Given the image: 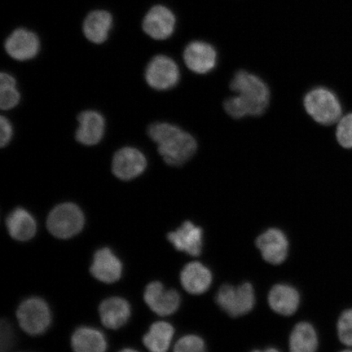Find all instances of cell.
<instances>
[{"instance_id":"cell-16","label":"cell","mask_w":352,"mask_h":352,"mask_svg":"<svg viewBox=\"0 0 352 352\" xmlns=\"http://www.w3.org/2000/svg\"><path fill=\"white\" fill-rule=\"evenodd\" d=\"M111 13L104 10H96L88 13L82 22V33L88 41L101 44L107 41L113 28Z\"/></svg>"},{"instance_id":"cell-20","label":"cell","mask_w":352,"mask_h":352,"mask_svg":"<svg viewBox=\"0 0 352 352\" xmlns=\"http://www.w3.org/2000/svg\"><path fill=\"white\" fill-rule=\"evenodd\" d=\"M268 302L276 314L290 316L296 312L300 302V297L296 289L287 285H276L271 289Z\"/></svg>"},{"instance_id":"cell-29","label":"cell","mask_w":352,"mask_h":352,"mask_svg":"<svg viewBox=\"0 0 352 352\" xmlns=\"http://www.w3.org/2000/svg\"><path fill=\"white\" fill-rule=\"evenodd\" d=\"M13 333L11 325L7 321L1 323V352H8L12 346Z\"/></svg>"},{"instance_id":"cell-12","label":"cell","mask_w":352,"mask_h":352,"mask_svg":"<svg viewBox=\"0 0 352 352\" xmlns=\"http://www.w3.org/2000/svg\"><path fill=\"white\" fill-rule=\"evenodd\" d=\"M184 60L192 72L204 74L217 65V54L209 43L195 41L188 44L184 52Z\"/></svg>"},{"instance_id":"cell-1","label":"cell","mask_w":352,"mask_h":352,"mask_svg":"<svg viewBox=\"0 0 352 352\" xmlns=\"http://www.w3.org/2000/svg\"><path fill=\"white\" fill-rule=\"evenodd\" d=\"M236 96L224 101L223 108L233 118L261 116L270 104V91L266 83L253 74L241 70L230 83Z\"/></svg>"},{"instance_id":"cell-26","label":"cell","mask_w":352,"mask_h":352,"mask_svg":"<svg viewBox=\"0 0 352 352\" xmlns=\"http://www.w3.org/2000/svg\"><path fill=\"white\" fill-rule=\"evenodd\" d=\"M338 144L345 148H352V113L338 121L336 129Z\"/></svg>"},{"instance_id":"cell-14","label":"cell","mask_w":352,"mask_h":352,"mask_svg":"<svg viewBox=\"0 0 352 352\" xmlns=\"http://www.w3.org/2000/svg\"><path fill=\"white\" fill-rule=\"evenodd\" d=\"M91 272L95 278L104 283H113L120 279L122 264L111 250L102 248L94 255Z\"/></svg>"},{"instance_id":"cell-21","label":"cell","mask_w":352,"mask_h":352,"mask_svg":"<svg viewBox=\"0 0 352 352\" xmlns=\"http://www.w3.org/2000/svg\"><path fill=\"white\" fill-rule=\"evenodd\" d=\"M6 226L13 239L25 241L36 232V223L32 214L23 208H16L8 215Z\"/></svg>"},{"instance_id":"cell-31","label":"cell","mask_w":352,"mask_h":352,"mask_svg":"<svg viewBox=\"0 0 352 352\" xmlns=\"http://www.w3.org/2000/svg\"><path fill=\"white\" fill-rule=\"evenodd\" d=\"M265 352H280V351L275 349H268L265 350Z\"/></svg>"},{"instance_id":"cell-9","label":"cell","mask_w":352,"mask_h":352,"mask_svg":"<svg viewBox=\"0 0 352 352\" xmlns=\"http://www.w3.org/2000/svg\"><path fill=\"white\" fill-rule=\"evenodd\" d=\"M4 48L12 58L20 61L28 60L38 55L41 50V41L32 30L19 28L7 38Z\"/></svg>"},{"instance_id":"cell-27","label":"cell","mask_w":352,"mask_h":352,"mask_svg":"<svg viewBox=\"0 0 352 352\" xmlns=\"http://www.w3.org/2000/svg\"><path fill=\"white\" fill-rule=\"evenodd\" d=\"M173 352H206L204 340L197 336H184L176 343Z\"/></svg>"},{"instance_id":"cell-23","label":"cell","mask_w":352,"mask_h":352,"mask_svg":"<svg viewBox=\"0 0 352 352\" xmlns=\"http://www.w3.org/2000/svg\"><path fill=\"white\" fill-rule=\"evenodd\" d=\"M174 328L169 323L158 321L145 334L143 342L151 352H167L174 336Z\"/></svg>"},{"instance_id":"cell-6","label":"cell","mask_w":352,"mask_h":352,"mask_svg":"<svg viewBox=\"0 0 352 352\" xmlns=\"http://www.w3.org/2000/svg\"><path fill=\"white\" fill-rule=\"evenodd\" d=\"M217 302L223 311L233 318L248 314L253 309L255 302L252 285L249 283L237 287L223 285L217 294Z\"/></svg>"},{"instance_id":"cell-28","label":"cell","mask_w":352,"mask_h":352,"mask_svg":"<svg viewBox=\"0 0 352 352\" xmlns=\"http://www.w3.org/2000/svg\"><path fill=\"white\" fill-rule=\"evenodd\" d=\"M338 336L342 343L352 346V309L346 310L341 315L338 324Z\"/></svg>"},{"instance_id":"cell-2","label":"cell","mask_w":352,"mask_h":352,"mask_svg":"<svg viewBox=\"0 0 352 352\" xmlns=\"http://www.w3.org/2000/svg\"><path fill=\"white\" fill-rule=\"evenodd\" d=\"M148 133L158 145V152L167 164L179 166L195 155L197 142L195 138L179 127L169 123H154Z\"/></svg>"},{"instance_id":"cell-15","label":"cell","mask_w":352,"mask_h":352,"mask_svg":"<svg viewBox=\"0 0 352 352\" xmlns=\"http://www.w3.org/2000/svg\"><path fill=\"white\" fill-rule=\"evenodd\" d=\"M204 231L190 221L184 222L177 230L171 232L167 239L176 250L192 256H198L201 252Z\"/></svg>"},{"instance_id":"cell-30","label":"cell","mask_w":352,"mask_h":352,"mask_svg":"<svg viewBox=\"0 0 352 352\" xmlns=\"http://www.w3.org/2000/svg\"><path fill=\"white\" fill-rule=\"evenodd\" d=\"M0 129H1L0 145H1V147H4L10 143L12 138V126L6 117L2 116L0 118Z\"/></svg>"},{"instance_id":"cell-33","label":"cell","mask_w":352,"mask_h":352,"mask_svg":"<svg viewBox=\"0 0 352 352\" xmlns=\"http://www.w3.org/2000/svg\"><path fill=\"white\" fill-rule=\"evenodd\" d=\"M252 352H265V351H254Z\"/></svg>"},{"instance_id":"cell-10","label":"cell","mask_w":352,"mask_h":352,"mask_svg":"<svg viewBox=\"0 0 352 352\" xmlns=\"http://www.w3.org/2000/svg\"><path fill=\"white\" fill-rule=\"evenodd\" d=\"M144 300L153 311L162 316L175 314L180 305L179 294L174 289H166L158 281L148 285Z\"/></svg>"},{"instance_id":"cell-17","label":"cell","mask_w":352,"mask_h":352,"mask_svg":"<svg viewBox=\"0 0 352 352\" xmlns=\"http://www.w3.org/2000/svg\"><path fill=\"white\" fill-rule=\"evenodd\" d=\"M78 120V142L85 145L98 144L102 139L104 132V120L102 116L96 111H85L79 114Z\"/></svg>"},{"instance_id":"cell-34","label":"cell","mask_w":352,"mask_h":352,"mask_svg":"<svg viewBox=\"0 0 352 352\" xmlns=\"http://www.w3.org/2000/svg\"><path fill=\"white\" fill-rule=\"evenodd\" d=\"M342 352H352V351H343Z\"/></svg>"},{"instance_id":"cell-32","label":"cell","mask_w":352,"mask_h":352,"mask_svg":"<svg viewBox=\"0 0 352 352\" xmlns=\"http://www.w3.org/2000/svg\"><path fill=\"white\" fill-rule=\"evenodd\" d=\"M120 352H138V351H136L135 350H132V349H124V350H122Z\"/></svg>"},{"instance_id":"cell-13","label":"cell","mask_w":352,"mask_h":352,"mask_svg":"<svg viewBox=\"0 0 352 352\" xmlns=\"http://www.w3.org/2000/svg\"><path fill=\"white\" fill-rule=\"evenodd\" d=\"M256 245L262 256L267 263L280 264L285 261L288 254V240L283 231L270 228L258 237Z\"/></svg>"},{"instance_id":"cell-3","label":"cell","mask_w":352,"mask_h":352,"mask_svg":"<svg viewBox=\"0 0 352 352\" xmlns=\"http://www.w3.org/2000/svg\"><path fill=\"white\" fill-rule=\"evenodd\" d=\"M306 111L322 125H332L340 120L342 107L340 100L331 91L324 87L311 90L303 100Z\"/></svg>"},{"instance_id":"cell-8","label":"cell","mask_w":352,"mask_h":352,"mask_svg":"<svg viewBox=\"0 0 352 352\" xmlns=\"http://www.w3.org/2000/svg\"><path fill=\"white\" fill-rule=\"evenodd\" d=\"M176 19L173 11L164 6H155L144 16L142 29L148 37L165 41L175 32Z\"/></svg>"},{"instance_id":"cell-22","label":"cell","mask_w":352,"mask_h":352,"mask_svg":"<svg viewBox=\"0 0 352 352\" xmlns=\"http://www.w3.org/2000/svg\"><path fill=\"white\" fill-rule=\"evenodd\" d=\"M72 344L74 352H104L107 349L104 334L90 327L78 328L73 334Z\"/></svg>"},{"instance_id":"cell-11","label":"cell","mask_w":352,"mask_h":352,"mask_svg":"<svg viewBox=\"0 0 352 352\" xmlns=\"http://www.w3.org/2000/svg\"><path fill=\"white\" fill-rule=\"evenodd\" d=\"M147 161L144 154L138 149L123 148L114 155L113 173L122 180H130L138 177L146 168Z\"/></svg>"},{"instance_id":"cell-7","label":"cell","mask_w":352,"mask_h":352,"mask_svg":"<svg viewBox=\"0 0 352 352\" xmlns=\"http://www.w3.org/2000/svg\"><path fill=\"white\" fill-rule=\"evenodd\" d=\"M145 78L148 85L156 90H168L177 85L179 69L177 64L170 57L158 55L148 63Z\"/></svg>"},{"instance_id":"cell-25","label":"cell","mask_w":352,"mask_h":352,"mask_svg":"<svg viewBox=\"0 0 352 352\" xmlns=\"http://www.w3.org/2000/svg\"><path fill=\"white\" fill-rule=\"evenodd\" d=\"M20 101V94L16 88L15 78L7 73L0 76V107L2 109L15 107Z\"/></svg>"},{"instance_id":"cell-24","label":"cell","mask_w":352,"mask_h":352,"mask_svg":"<svg viewBox=\"0 0 352 352\" xmlns=\"http://www.w3.org/2000/svg\"><path fill=\"white\" fill-rule=\"evenodd\" d=\"M318 338L311 324L301 322L294 327L289 338L290 352H316Z\"/></svg>"},{"instance_id":"cell-5","label":"cell","mask_w":352,"mask_h":352,"mask_svg":"<svg viewBox=\"0 0 352 352\" xmlns=\"http://www.w3.org/2000/svg\"><path fill=\"white\" fill-rule=\"evenodd\" d=\"M20 327L30 336H41L50 328L52 315L47 302L39 298H30L21 303L16 311Z\"/></svg>"},{"instance_id":"cell-18","label":"cell","mask_w":352,"mask_h":352,"mask_svg":"<svg viewBox=\"0 0 352 352\" xmlns=\"http://www.w3.org/2000/svg\"><path fill=\"white\" fill-rule=\"evenodd\" d=\"M101 322L105 327L117 329L129 320L131 307L125 299L113 297L105 299L100 306Z\"/></svg>"},{"instance_id":"cell-4","label":"cell","mask_w":352,"mask_h":352,"mask_svg":"<svg viewBox=\"0 0 352 352\" xmlns=\"http://www.w3.org/2000/svg\"><path fill=\"white\" fill-rule=\"evenodd\" d=\"M47 226L57 239H68L81 232L85 226V217L76 204H60L48 215Z\"/></svg>"},{"instance_id":"cell-19","label":"cell","mask_w":352,"mask_h":352,"mask_svg":"<svg viewBox=\"0 0 352 352\" xmlns=\"http://www.w3.org/2000/svg\"><path fill=\"white\" fill-rule=\"evenodd\" d=\"M180 280L186 292L192 294H201L210 288L212 276L208 267L198 262L187 264L180 275Z\"/></svg>"}]
</instances>
